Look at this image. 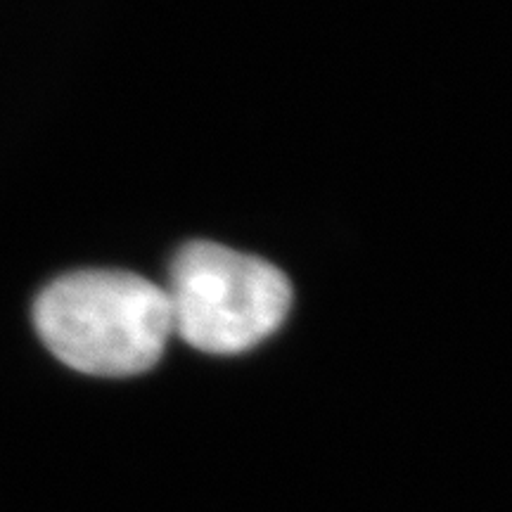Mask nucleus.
<instances>
[{
    "instance_id": "obj_2",
    "label": "nucleus",
    "mask_w": 512,
    "mask_h": 512,
    "mask_svg": "<svg viewBox=\"0 0 512 512\" xmlns=\"http://www.w3.org/2000/svg\"><path fill=\"white\" fill-rule=\"evenodd\" d=\"M174 332L204 354H240L283 325L292 287L283 271L214 242L176 254L164 287Z\"/></svg>"
},
{
    "instance_id": "obj_1",
    "label": "nucleus",
    "mask_w": 512,
    "mask_h": 512,
    "mask_svg": "<svg viewBox=\"0 0 512 512\" xmlns=\"http://www.w3.org/2000/svg\"><path fill=\"white\" fill-rule=\"evenodd\" d=\"M46 347L86 375L150 370L174 335L164 287L124 271H79L43 290L34 311Z\"/></svg>"
}]
</instances>
